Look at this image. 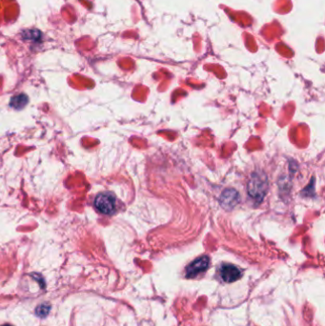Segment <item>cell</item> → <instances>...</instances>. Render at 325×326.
Listing matches in <instances>:
<instances>
[{
	"instance_id": "cell-6",
	"label": "cell",
	"mask_w": 325,
	"mask_h": 326,
	"mask_svg": "<svg viewBox=\"0 0 325 326\" xmlns=\"http://www.w3.org/2000/svg\"><path fill=\"white\" fill-rule=\"evenodd\" d=\"M29 102V98L25 93H19L15 96L12 97L10 106L12 108L17 109V110H21L24 108Z\"/></svg>"
},
{
	"instance_id": "cell-5",
	"label": "cell",
	"mask_w": 325,
	"mask_h": 326,
	"mask_svg": "<svg viewBox=\"0 0 325 326\" xmlns=\"http://www.w3.org/2000/svg\"><path fill=\"white\" fill-rule=\"evenodd\" d=\"M219 275L224 281L233 282L240 278L241 273L234 265L224 264L219 269Z\"/></svg>"
},
{
	"instance_id": "cell-2",
	"label": "cell",
	"mask_w": 325,
	"mask_h": 326,
	"mask_svg": "<svg viewBox=\"0 0 325 326\" xmlns=\"http://www.w3.org/2000/svg\"><path fill=\"white\" fill-rule=\"evenodd\" d=\"M267 190V180L264 177H260L258 174H255L248 182V193L255 199L261 200L265 196Z\"/></svg>"
},
{
	"instance_id": "cell-7",
	"label": "cell",
	"mask_w": 325,
	"mask_h": 326,
	"mask_svg": "<svg viewBox=\"0 0 325 326\" xmlns=\"http://www.w3.org/2000/svg\"><path fill=\"white\" fill-rule=\"evenodd\" d=\"M51 310V306L46 304V303H43V304H40L39 306H37L36 309V314L40 317V318H45L49 312Z\"/></svg>"
},
{
	"instance_id": "cell-4",
	"label": "cell",
	"mask_w": 325,
	"mask_h": 326,
	"mask_svg": "<svg viewBox=\"0 0 325 326\" xmlns=\"http://www.w3.org/2000/svg\"><path fill=\"white\" fill-rule=\"evenodd\" d=\"M238 201H239L238 193L233 189H228V190L224 191L220 197L221 206L227 210L233 209L238 203Z\"/></svg>"
},
{
	"instance_id": "cell-1",
	"label": "cell",
	"mask_w": 325,
	"mask_h": 326,
	"mask_svg": "<svg viewBox=\"0 0 325 326\" xmlns=\"http://www.w3.org/2000/svg\"><path fill=\"white\" fill-rule=\"evenodd\" d=\"M94 206L104 215H113L116 210V199L111 193H101L95 197Z\"/></svg>"
},
{
	"instance_id": "cell-8",
	"label": "cell",
	"mask_w": 325,
	"mask_h": 326,
	"mask_svg": "<svg viewBox=\"0 0 325 326\" xmlns=\"http://www.w3.org/2000/svg\"><path fill=\"white\" fill-rule=\"evenodd\" d=\"M11 326V325H3V326Z\"/></svg>"
},
{
	"instance_id": "cell-3",
	"label": "cell",
	"mask_w": 325,
	"mask_h": 326,
	"mask_svg": "<svg viewBox=\"0 0 325 326\" xmlns=\"http://www.w3.org/2000/svg\"><path fill=\"white\" fill-rule=\"evenodd\" d=\"M209 263H210V259L206 256L197 258L191 264H189L188 267L186 268V277L189 279H192V278L199 276V274H201L208 269Z\"/></svg>"
}]
</instances>
